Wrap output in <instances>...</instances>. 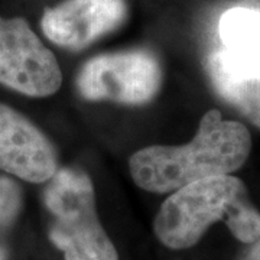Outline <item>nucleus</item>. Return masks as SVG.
I'll list each match as a JSON object with an SVG mask.
<instances>
[{
    "label": "nucleus",
    "mask_w": 260,
    "mask_h": 260,
    "mask_svg": "<svg viewBox=\"0 0 260 260\" xmlns=\"http://www.w3.org/2000/svg\"><path fill=\"white\" fill-rule=\"evenodd\" d=\"M251 152L249 129L224 120L218 110H208L192 139L185 145H152L129 158L135 184L155 194L174 192L195 181L229 175L247 162Z\"/></svg>",
    "instance_id": "obj_1"
},
{
    "label": "nucleus",
    "mask_w": 260,
    "mask_h": 260,
    "mask_svg": "<svg viewBox=\"0 0 260 260\" xmlns=\"http://www.w3.org/2000/svg\"><path fill=\"white\" fill-rule=\"evenodd\" d=\"M217 221H223L244 244L260 236L259 210L244 182L232 174L204 178L171 192L155 217L153 232L168 249L184 250L195 246Z\"/></svg>",
    "instance_id": "obj_2"
},
{
    "label": "nucleus",
    "mask_w": 260,
    "mask_h": 260,
    "mask_svg": "<svg viewBox=\"0 0 260 260\" xmlns=\"http://www.w3.org/2000/svg\"><path fill=\"white\" fill-rule=\"evenodd\" d=\"M44 204L51 217L49 242L64 260H119L97 215L93 181L85 172L58 168L44 191Z\"/></svg>",
    "instance_id": "obj_3"
},
{
    "label": "nucleus",
    "mask_w": 260,
    "mask_h": 260,
    "mask_svg": "<svg viewBox=\"0 0 260 260\" xmlns=\"http://www.w3.org/2000/svg\"><path fill=\"white\" fill-rule=\"evenodd\" d=\"M162 81L158 56L148 49H129L90 58L78 70L75 87L87 102L143 106L158 95Z\"/></svg>",
    "instance_id": "obj_4"
},
{
    "label": "nucleus",
    "mask_w": 260,
    "mask_h": 260,
    "mask_svg": "<svg viewBox=\"0 0 260 260\" xmlns=\"http://www.w3.org/2000/svg\"><path fill=\"white\" fill-rule=\"evenodd\" d=\"M0 84L29 97H49L62 73L52 51L23 18L0 16Z\"/></svg>",
    "instance_id": "obj_5"
},
{
    "label": "nucleus",
    "mask_w": 260,
    "mask_h": 260,
    "mask_svg": "<svg viewBox=\"0 0 260 260\" xmlns=\"http://www.w3.org/2000/svg\"><path fill=\"white\" fill-rule=\"evenodd\" d=\"M127 15L126 0H62L44 10L41 28L56 47L81 51L117 30Z\"/></svg>",
    "instance_id": "obj_6"
},
{
    "label": "nucleus",
    "mask_w": 260,
    "mask_h": 260,
    "mask_svg": "<svg viewBox=\"0 0 260 260\" xmlns=\"http://www.w3.org/2000/svg\"><path fill=\"white\" fill-rule=\"evenodd\" d=\"M0 169L32 184L48 182L58 171L52 142L26 116L0 103Z\"/></svg>",
    "instance_id": "obj_7"
},
{
    "label": "nucleus",
    "mask_w": 260,
    "mask_h": 260,
    "mask_svg": "<svg viewBox=\"0 0 260 260\" xmlns=\"http://www.w3.org/2000/svg\"><path fill=\"white\" fill-rule=\"evenodd\" d=\"M205 70L217 95L260 130V74L246 70L224 48L208 55Z\"/></svg>",
    "instance_id": "obj_8"
},
{
    "label": "nucleus",
    "mask_w": 260,
    "mask_h": 260,
    "mask_svg": "<svg viewBox=\"0 0 260 260\" xmlns=\"http://www.w3.org/2000/svg\"><path fill=\"white\" fill-rule=\"evenodd\" d=\"M223 48L246 70L260 74V10L233 8L218 23Z\"/></svg>",
    "instance_id": "obj_9"
},
{
    "label": "nucleus",
    "mask_w": 260,
    "mask_h": 260,
    "mask_svg": "<svg viewBox=\"0 0 260 260\" xmlns=\"http://www.w3.org/2000/svg\"><path fill=\"white\" fill-rule=\"evenodd\" d=\"M22 205L23 195L18 182L0 177V260H9V236Z\"/></svg>",
    "instance_id": "obj_10"
},
{
    "label": "nucleus",
    "mask_w": 260,
    "mask_h": 260,
    "mask_svg": "<svg viewBox=\"0 0 260 260\" xmlns=\"http://www.w3.org/2000/svg\"><path fill=\"white\" fill-rule=\"evenodd\" d=\"M239 260H260V236L254 242L247 244V249L243 251Z\"/></svg>",
    "instance_id": "obj_11"
}]
</instances>
